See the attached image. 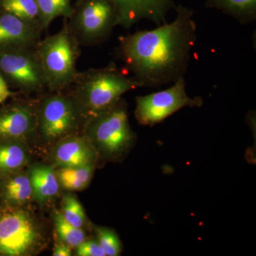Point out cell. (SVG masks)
Returning a JSON list of instances; mask_svg holds the SVG:
<instances>
[{
    "label": "cell",
    "instance_id": "cell-3",
    "mask_svg": "<svg viewBox=\"0 0 256 256\" xmlns=\"http://www.w3.org/2000/svg\"><path fill=\"white\" fill-rule=\"evenodd\" d=\"M72 95L76 100L84 118L116 104L126 92L140 88L132 77L110 64L77 75Z\"/></svg>",
    "mask_w": 256,
    "mask_h": 256
},
{
    "label": "cell",
    "instance_id": "cell-21",
    "mask_svg": "<svg viewBox=\"0 0 256 256\" xmlns=\"http://www.w3.org/2000/svg\"><path fill=\"white\" fill-rule=\"evenodd\" d=\"M54 222L60 240L68 244L72 248L78 247L86 239L84 229L77 228L69 224L58 210H56L54 214Z\"/></svg>",
    "mask_w": 256,
    "mask_h": 256
},
{
    "label": "cell",
    "instance_id": "cell-25",
    "mask_svg": "<svg viewBox=\"0 0 256 256\" xmlns=\"http://www.w3.org/2000/svg\"><path fill=\"white\" fill-rule=\"evenodd\" d=\"M54 256H72V248L68 244L60 240L56 244L53 252Z\"/></svg>",
    "mask_w": 256,
    "mask_h": 256
},
{
    "label": "cell",
    "instance_id": "cell-18",
    "mask_svg": "<svg viewBox=\"0 0 256 256\" xmlns=\"http://www.w3.org/2000/svg\"><path fill=\"white\" fill-rule=\"evenodd\" d=\"M5 200L13 206H24L33 198V191L28 174H16L4 184Z\"/></svg>",
    "mask_w": 256,
    "mask_h": 256
},
{
    "label": "cell",
    "instance_id": "cell-2",
    "mask_svg": "<svg viewBox=\"0 0 256 256\" xmlns=\"http://www.w3.org/2000/svg\"><path fill=\"white\" fill-rule=\"evenodd\" d=\"M84 136L96 150L98 162L124 160L137 140L130 124L126 102L120 99L86 119Z\"/></svg>",
    "mask_w": 256,
    "mask_h": 256
},
{
    "label": "cell",
    "instance_id": "cell-9",
    "mask_svg": "<svg viewBox=\"0 0 256 256\" xmlns=\"http://www.w3.org/2000/svg\"><path fill=\"white\" fill-rule=\"evenodd\" d=\"M117 25V8L112 0H88L69 28L77 41L97 44L110 36Z\"/></svg>",
    "mask_w": 256,
    "mask_h": 256
},
{
    "label": "cell",
    "instance_id": "cell-10",
    "mask_svg": "<svg viewBox=\"0 0 256 256\" xmlns=\"http://www.w3.org/2000/svg\"><path fill=\"white\" fill-rule=\"evenodd\" d=\"M37 131V106L16 102L0 109V142L31 139Z\"/></svg>",
    "mask_w": 256,
    "mask_h": 256
},
{
    "label": "cell",
    "instance_id": "cell-5",
    "mask_svg": "<svg viewBox=\"0 0 256 256\" xmlns=\"http://www.w3.org/2000/svg\"><path fill=\"white\" fill-rule=\"evenodd\" d=\"M13 206L0 212V256H32L46 246L42 224L30 210Z\"/></svg>",
    "mask_w": 256,
    "mask_h": 256
},
{
    "label": "cell",
    "instance_id": "cell-4",
    "mask_svg": "<svg viewBox=\"0 0 256 256\" xmlns=\"http://www.w3.org/2000/svg\"><path fill=\"white\" fill-rule=\"evenodd\" d=\"M46 88L52 92H60L72 85L78 73V41L68 26L46 37L36 46Z\"/></svg>",
    "mask_w": 256,
    "mask_h": 256
},
{
    "label": "cell",
    "instance_id": "cell-8",
    "mask_svg": "<svg viewBox=\"0 0 256 256\" xmlns=\"http://www.w3.org/2000/svg\"><path fill=\"white\" fill-rule=\"evenodd\" d=\"M0 74L8 85L21 92H40L46 87L36 47L0 50Z\"/></svg>",
    "mask_w": 256,
    "mask_h": 256
},
{
    "label": "cell",
    "instance_id": "cell-16",
    "mask_svg": "<svg viewBox=\"0 0 256 256\" xmlns=\"http://www.w3.org/2000/svg\"><path fill=\"white\" fill-rule=\"evenodd\" d=\"M28 152L24 143L0 142V173H11L21 170L28 161Z\"/></svg>",
    "mask_w": 256,
    "mask_h": 256
},
{
    "label": "cell",
    "instance_id": "cell-26",
    "mask_svg": "<svg viewBox=\"0 0 256 256\" xmlns=\"http://www.w3.org/2000/svg\"><path fill=\"white\" fill-rule=\"evenodd\" d=\"M12 95V94L10 90L9 85L0 74V104L4 102Z\"/></svg>",
    "mask_w": 256,
    "mask_h": 256
},
{
    "label": "cell",
    "instance_id": "cell-6",
    "mask_svg": "<svg viewBox=\"0 0 256 256\" xmlns=\"http://www.w3.org/2000/svg\"><path fill=\"white\" fill-rule=\"evenodd\" d=\"M84 114L72 95L54 94L37 106V131L46 142L56 143L74 134Z\"/></svg>",
    "mask_w": 256,
    "mask_h": 256
},
{
    "label": "cell",
    "instance_id": "cell-14",
    "mask_svg": "<svg viewBox=\"0 0 256 256\" xmlns=\"http://www.w3.org/2000/svg\"><path fill=\"white\" fill-rule=\"evenodd\" d=\"M33 198L45 203L54 198L60 192V184L53 166L36 165L30 170Z\"/></svg>",
    "mask_w": 256,
    "mask_h": 256
},
{
    "label": "cell",
    "instance_id": "cell-23",
    "mask_svg": "<svg viewBox=\"0 0 256 256\" xmlns=\"http://www.w3.org/2000/svg\"><path fill=\"white\" fill-rule=\"evenodd\" d=\"M96 240L100 244L106 256H118L122 252V244L114 230L107 227H96Z\"/></svg>",
    "mask_w": 256,
    "mask_h": 256
},
{
    "label": "cell",
    "instance_id": "cell-24",
    "mask_svg": "<svg viewBox=\"0 0 256 256\" xmlns=\"http://www.w3.org/2000/svg\"><path fill=\"white\" fill-rule=\"evenodd\" d=\"M76 249L77 256H106L96 239H86Z\"/></svg>",
    "mask_w": 256,
    "mask_h": 256
},
{
    "label": "cell",
    "instance_id": "cell-20",
    "mask_svg": "<svg viewBox=\"0 0 256 256\" xmlns=\"http://www.w3.org/2000/svg\"><path fill=\"white\" fill-rule=\"evenodd\" d=\"M36 2L43 30L48 28L57 16L68 18L73 14L70 6V0H36Z\"/></svg>",
    "mask_w": 256,
    "mask_h": 256
},
{
    "label": "cell",
    "instance_id": "cell-19",
    "mask_svg": "<svg viewBox=\"0 0 256 256\" xmlns=\"http://www.w3.org/2000/svg\"><path fill=\"white\" fill-rule=\"evenodd\" d=\"M2 9L30 24L42 32L40 10L36 0H2Z\"/></svg>",
    "mask_w": 256,
    "mask_h": 256
},
{
    "label": "cell",
    "instance_id": "cell-1",
    "mask_svg": "<svg viewBox=\"0 0 256 256\" xmlns=\"http://www.w3.org/2000/svg\"><path fill=\"white\" fill-rule=\"evenodd\" d=\"M171 23L120 38L118 53L139 87L158 88L176 82L188 69L196 41L193 12L178 5Z\"/></svg>",
    "mask_w": 256,
    "mask_h": 256
},
{
    "label": "cell",
    "instance_id": "cell-11",
    "mask_svg": "<svg viewBox=\"0 0 256 256\" xmlns=\"http://www.w3.org/2000/svg\"><path fill=\"white\" fill-rule=\"evenodd\" d=\"M117 8L118 25L130 28L138 22L148 20L156 24L166 23V16L176 8L173 0H112Z\"/></svg>",
    "mask_w": 256,
    "mask_h": 256
},
{
    "label": "cell",
    "instance_id": "cell-7",
    "mask_svg": "<svg viewBox=\"0 0 256 256\" xmlns=\"http://www.w3.org/2000/svg\"><path fill=\"white\" fill-rule=\"evenodd\" d=\"M203 104L202 98L188 96L186 82L181 77L166 90L138 96L134 116L140 124L154 126L183 108H200Z\"/></svg>",
    "mask_w": 256,
    "mask_h": 256
},
{
    "label": "cell",
    "instance_id": "cell-17",
    "mask_svg": "<svg viewBox=\"0 0 256 256\" xmlns=\"http://www.w3.org/2000/svg\"><path fill=\"white\" fill-rule=\"evenodd\" d=\"M207 5L232 15L244 24L256 18V0H208Z\"/></svg>",
    "mask_w": 256,
    "mask_h": 256
},
{
    "label": "cell",
    "instance_id": "cell-13",
    "mask_svg": "<svg viewBox=\"0 0 256 256\" xmlns=\"http://www.w3.org/2000/svg\"><path fill=\"white\" fill-rule=\"evenodd\" d=\"M41 31L14 15L0 13V50L12 48H36Z\"/></svg>",
    "mask_w": 256,
    "mask_h": 256
},
{
    "label": "cell",
    "instance_id": "cell-15",
    "mask_svg": "<svg viewBox=\"0 0 256 256\" xmlns=\"http://www.w3.org/2000/svg\"><path fill=\"white\" fill-rule=\"evenodd\" d=\"M96 163L84 166L58 168L56 170L60 186L68 191H82L88 186L94 176Z\"/></svg>",
    "mask_w": 256,
    "mask_h": 256
},
{
    "label": "cell",
    "instance_id": "cell-12",
    "mask_svg": "<svg viewBox=\"0 0 256 256\" xmlns=\"http://www.w3.org/2000/svg\"><path fill=\"white\" fill-rule=\"evenodd\" d=\"M52 153L58 168L84 166L98 163V154L85 136L70 134L55 143Z\"/></svg>",
    "mask_w": 256,
    "mask_h": 256
},
{
    "label": "cell",
    "instance_id": "cell-22",
    "mask_svg": "<svg viewBox=\"0 0 256 256\" xmlns=\"http://www.w3.org/2000/svg\"><path fill=\"white\" fill-rule=\"evenodd\" d=\"M60 212L65 220L74 226L79 228L85 226L86 224L85 212L80 202L74 194H67L64 195Z\"/></svg>",
    "mask_w": 256,
    "mask_h": 256
}]
</instances>
